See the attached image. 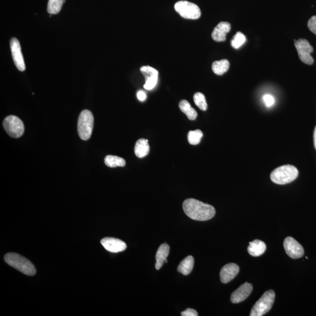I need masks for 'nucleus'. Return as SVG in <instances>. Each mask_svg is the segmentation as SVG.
Instances as JSON below:
<instances>
[{"label": "nucleus", "mask_w": 316, "mask_h": 316, "mask_svg": "<svg viewBox=\"0 0 316 316\" xmlns=\"http://www.w3.org/2000/svg\"><path fill=\"white\" fill-rule=\"evenodd\" d=\"M184 212L189 218L196 221H207L216 215L215 207L195 198H188L183 203Z\"/></svg>", "instance_id": "nucleus-1"}, {"label": "nucleus", "mask_w": 316, "mask_h": 316, "mask_svg": "<svg viewBox=\"0 0 316 316\" xmlns=\"http://www.w3.org/2000/svg\"><path fill=\"white\" fill-rule=\"evenodd\" d=\"M6 263L28 276H34L36 269L32 263L25 257L16 253H8L4 257Z\"/></svg>", "instance_id": "nucleus-2"}, {"label": "nucleus", "mask_w": 316, "mask_h": 316, "mask_svg": "<svg viewBox=\"0 0 316 316\" xmlns=\"http://www.w3.org/2000/svg\"><path fill=\"white\" fill-rule=\"evenodd\" d=\"M298 175V171L295 166L291 165L278 167L271 174V179L277 184H286L292 182Z\"/></svg>", "instance_id": "nucleus-3"}, {"label": "nucleus", "mask_w": 316, "mask_h": 316, "mask_svg": "<svg viewBox=\"0 0 316 316\" xmlns=\"http://www.w3.org/2000/svg\"><path fill=\"white\" fill-rule=\"evenodd\" d=\"M94 126V117L92 112L88 110L82 111L79 116L78 131L79 137L82 140H87L92 136Z\"/></svg>", "instance_id": "nucleus-4"}, {"label": "nucleus", "mask_w": 316, "mask_h": 316, "mask_svg": "<svg viewBox=\"0 0 316 316\" xmlns=\"http://www.w3.org/2000/svg\"><path fill=\"white\" fill-rule=\"evenodd\" d=\"M275 298V293L273 290L266 291L254 304L252 308L251 316H262L267 313L273 306Z\"/></svg>", "instance_id": "nucleus-5"}, {"label": "nucleus", "mask_w": 316, "mask_h": 316, "mask_svg": "<svg viewBox=\"0 0 316 316\" xmlns=\"http://www.w3.org/2000/svg\"><path fill=\"white\" fill-rule=\"evenodd\" d=\"M175 10L183 19L198 20L201 16L200 9L194 3L179 1L175 4Z\"/></svg>", "instance_id": "nucleus-6"}, {"label": "nucleus", "mask_w": 316, "mask_h": 316, "mask_svg": "<svg viewBox=\"0 0 316 316\" xmlns=\"http://www.w3.org/2000/svg\"><path fill=\"white\" fill-rule=\"evenodd\" d=\"M3 127L6 133L14 138L21 137L24 133V125L17 116H9L6 117L3 121Z\"/></svg>", "instance_id": "nucleus-7"}, {"label": "nucleus", "mask_w": 316, "mask_h": 316, "mask_svg": "<svg viewBox=\"0 0 316 316\" xmlns=\"http://www.w3.org/2000/svg\"><path fill=\"white\" fill-rule=\"evenodd\" d=\"M295 46L297 49L298 57L304 63L311 65L314 63V59L311 56L314 51L309 41L305 39H300L295 41Z\"/></svg>", "instance_id": "nucleus-8"}, {"label": "nucleus", "mask_w": 316, "mask_h": 316, "mask_svg": "<svg viewBox=\"0 0 316 316\" xmlns=\"http://www.w3.org/2000/svg\"><path fill=\"white\" fill-rule=\"evenodd\" d=\"M284 248L288 256L292 259H298L303 256L304 251L302 246L292 237H287L284 240Z\"/></svg>", "instance_id": "nucleus-9"}, {"label": "nucleus", "mask_w": 316, "mask_h": 316, "mask_svg": "<svg viewBox=\"0 0 316 316\" xmlns=\"http://www.w3.org/2000/svg\"><path fill=\"white\" fill-rule=\"evenodd\" d=\"M10 47L15 65L20 71H24L26 69L25 61L23 60L20 42L17 38H12L10 41Z\"/></svg>", "instance_id": "nucleus-10"}, {"label": "nucleus", "mask_w": 316, "mask_h": 316, "mask_svg": "<svg viewBox=\"0 0 316 316\" xmlns=\"http://www.w3.org/2000/svg\"><path fill=\"white\" fill-rule=\"evenodd\" d=\"M140 72L144 76L145 83L143 87L147 90H151L156 86L158 80L159 73L157 70L149 66H143L140 67Z\"/></svg>", "instance_id": "nucleus-11"}, {"label": "nucleus", "mask_w": 316, "mask_h": 316, "mask_svg": "<svg viewBox=\"0 0 316 316\" xmlns=\"http://www.w3.org/2000/svg\"><path fill=\"white\" fill-rule=\"evenodd\" d=\"M253 287L251 283L245 282L240 286L231 296V301L236 304L242 302L247 298L253 292Z\"/></svg>", "instance_id": "nucleus-12"}, {"label": "nucleus", "mask_w": 316, "mask_h": 316, "mask_svg": "<svg viewBox=\"0 0 316 316\" xmlns=\"http://www.w3.org/2000/svg\"><path fill=\"white\" fill-rule=\"evenodd\" d=\"M101 244L105 250L113 253L124 251L127 248V245L124 241L119 239L107 237L102 239Z\"/></svg>", "instance_id": "nucleus-13"}, {"label": "nucleus", "mask_w": 316, "mask_h": 316, "mask_svg": "<svg viewBox=\"0 0 316 316\" xmlns=\"http://www.w3.org/2000/svg\"><path fill=\"white\" fill-rule=\"evenodd\" d=\"M239 271V267L236 263H230L225 265L220 271V280L222 283H227L236 277Z\"/></svg>", "instance_id": "nucleus-14"}, {"label": "nucleus", "mask_w": 316, "mask_h": 316, "mask_svg": "<svg viewBox=\"0 0 316 316\" xmlns=\"http://www.w3.org/2000/svg\"><path fill=\"white\" fill-rule=\"evenodd\" d=\"M231 30V24L228 22H221L216 26L212 37L216 42H223L226 40V35Z\"/></svg>", "instance_id": "nucleus-15"}, {"label": "nucleus", "mask_w": 316, "mask_h": 316, "mask_svg": "<svg viewBox=\"0 0 316 316\" xmlns=\"http://www.w3.org/2000/svg\"><path fill=\"white\" fill-rule=\"evenodd\" d=\"M169 251L170 247L167 244H163L158 248L156 255L157 262L155 264L157 270L162 267L164 262L168 263L167 257L169 256Z\"/></svg>", "instance_id": "nucleus-16"}, {"label": "nucleus", "mask_w": 316, "mask_h": 316, "mask_svg": "<svg viewBox=\"0 0 316 316\" xmlns=\"http://www.w3.org/2000/svg\"><path fill=\"white\" fill-rule=\"evenodd\" d=\"M266 249V246L264 242L256 239L250 242L247 250L251 256L257 257L262 256L265 253Z\"/></svg>", "instance_id": "nucleus-17"}, {"label": "nucleus", "mask_w": 316, "mask_h": 316, "mask_svg": "<svg viewBox=\"0 0 316 316\" xmlns=\"http://www.w3.org/2000/svg\"><path fill=\"white\" fill-rule=\"evenodd\" d=\"M149 149L150 148H149L148 139H139L137 140L135 146V154L138 158H144L148 155Z\"/></svg>", "instance_id": "nucleus-18"}, {"label": "nucleus", "mask_w": 316, "mask_h": 316, "mask_svg": "<svg viewBox=\"0 0 316 316\" xmlns=\"http://www.w3.org/2000/svg\"><path fill=\"white\" fill-rule=\"evenodd\" d=\"M194 263L195 260L192 256L187 257L178 266V271L183 275H188L191 273Z\"/></svg>", "instance_id": "nucleus-19"}, {"label": "nucleus", "mask_w": 316, "mask_h": 316, "mask_svg": "<svg viewBox=\"0 0 316 316\" xmlns=\"http://www.w3.org/2000/svg\"><path fill=\"white\" fill-rule=\"evenodd\" d=\"M178 106H179L181 111L185 114L187 118L190 120H195L197 118V111L191 106L188 101L183 99L180 101Z\"/></svg>", "instance_id": "nucleus-20"}, {"label": "nucleus", "mask_w": 316, "mask_h": 316, "mask_svg": "<svg viewBox=\"0 0 316 316\" xmlns=\"http://www.w3.org/2000/svg\"><path fill=\"white\" fill-rule=\"evenodd\" d=\"M230 67V62L227 59L214 61L212 64V70L217 75H222L226 73Z\"/></svg>", "instance_id": "nucleus-21"}, {"label": "nucleus", "mask_w": 316, "mask_h": 316, "mask_svg": "<svg viewBox=\"0 0 316 316\" xmlns=\"http://www.w3.org/2000/svg\"><path fill=\"white\" fill-rule=\"evenodd\" d=\"M104 163L110 168L123 167L125 165V160L123 158L113 155H107L104 159Z\"/></svg>", "instance_id": "nucleus-22"}, {"label": "nucleus", "mask_w": 316, "mask_h": 316, "mask_svg": "<svg viewBox=\"0 0 316 316\" xmlns=\"http://www.w3.org/2000/svg\"><path fill=\"white\" fill-rule=\"evenodd\" d=\"M63 3V0H49L47 11L49 14H57L60 11Z\"/></svg>", "instance_id": "nucleus-23"}, {"label": "nucleus", "mask_w": 316, "mask_h": 316, "mask_svg": "<svg viewBox=\"0 0 316 316\" xmlns=\"http://www.w3.org/2000/svg\"><path fill=\"white\" fill-rule=\"evenodd\" d=\"M203 134L200 130L190 131L187 134V139L190 144L196 145L200 142Z\"/></svg>", "instance_id": "nucleus-24"}, {"label": "nucleus", "mask_w": 316, "mask_h": 316, "mask_svg": "<svg viewBox=\"0 0 316 316\" xmlns=\"http://www.w3.org/2000/svg\"><path fill=\"white\" fill-rule=\"evenodd\" d=\"M195 103L202 111H206L207 109V103L206 98L203 93L198 92L195 94L194 97Z\"/></svg>", "instance_id": "nucleus-25"}, {"label": "nucleus", "mask_w": 316, "mask_h": 316, "mask_svg": "<svg viewBox=\"0 0 316 316\" xmlns=\"http://www.w3.org/2000/svg\"><path fill=\"white\" fill-rule=\"evenodd\" d=\"M245 35L241 32H237V34L234 35L233 40H231V46L234 48L238 49L245 43Z\"/></svg>", "instance_id": "nucleus-26"}, {"label": "nucleus", "mask_w": 316, "mask_h": 316, "mask_svg": "<svg viewBox=\"0 0 316 316\" xmlns=\"http://www.w3.org/2000/svg\"><path fill=\"white\" fill-rule=\"evenodd\" d=\"M307 26L313 33L316 35V16L310 18L308 23H307Z\"/></svg>", "instance_id": "nucleus-27"}, {"label": "nucleus", "mask_w": 316, "mask_h": 316, "mask_svg": "<svg viewBox=\"0 0 316 316\" xmlns=\"http://www.w3.org/2000/svg\"><path fill=\"white\" fill-rule=\"evenodd\" d=\"M263 101L264 102L266 107L272 106L275 103V99L270 95H265L263 96Z\"/></svg>", "instance_id": "nucleus-28"}, {"label": "nucleus", "mask_w": 316, "mask_h": 316, "mask_svg": "<svg viewBox=\"0 0 316 316\" xmlns=\"http://www.w3.org/2000/svg\"><path fill=\"white\" fill-rule=\"evenodd\" d=\"M182 316H198V313L196 310L193 309H187L181 313Z\"/></svg>", "instance_id": "nucleus-29"}, {"label": "nucleus", "mask_w": 316, "mask_h": 316, "mask_svg": "<svg viewBox=\"0 0 316 316\" xmlns=\"http://www.w3.org/2000/svg\"><path fill=\"white\" fill-rule=\"evenodd\" d=\"M137 98L140 101H145L146 99V93L142 90L139 91V92L137 93Z\"/></svg>", "instance_id": "nucleus-30"}, {"label": "nucleus", "mask_w": 316, "mask_h": 316, "mask_svg": "<svg viewBox=\"0 0 316 316\" xmlns=\"http://www.w3.org/2000/svg\"><path fill=\"white\" fill-rule=\"evenodd\" d=\"M313 138H314V144L315 149H316V127L315 129L314 136H313Z\"/></svg>", "instance_id": "nucleus-31"}]
</instances>
